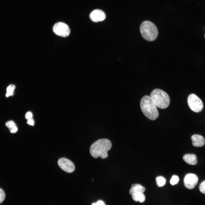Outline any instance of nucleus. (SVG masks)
Returning a JSON list of instances; mask_svg holds the SVG:
<instances>
[{
  "instance_id": "obj_18",
  "label": "nucleus",
  "mask_w": 205,
  "mask_h": 205,
  "mask_svg": "<svg viewBox=\"0 0 205 205\" xmlns=\"http://www.w3.org/2000/svg\"><path fill=\"white\" fill-rule=\"evenodd\" d=\"M199 188L200 191L202 193L205 194V180L200 184Z\"/></svg>"
},
{
  "instance_id": "obj_22",
  "label": "nucleus",
  "mask_w": 205,
  "mask_h": 205,
  "mask_svg": "<svg viewBox=\"0 0 205 205\" xmlns=\"http://www.w3.org/2000/svg\"><path fill=\"white\" fill-rule=\"evenodd\" d=\"M27 123L29 125L33 126L34 124V120L32 118L28 120Z\"/></svg>"
},
{
  "instance_id": "obj_14",
  "label": "nucleus",
  "mask_w": 205,
  "mask_h": 205,
  "mask_svg": "<svg viewBox=\"0 0 205 205\" xmlns=\"http://www.w3.org/2000/svg\"><path fill=\"white\" fill-rule=\"evenodd\" d=\"M5 125L9 128L11 133H16L18 130V128L16 124L13 121L10 120L7 121Z\"/></svg>"
},
{
  "instance_id": "obj_1",
  "label": "nucleus",
  "mask_w": 205,
  "mask_h": 205,
  "mask_svg": "<svg viewBox=\"0 0 205 205\" xmlns=\"http://www.w3.org/2000/svg\"><path fill=\"white\" fill-rule=\"evenodd\" d=\"M112 143L106 139H99L93 143L90 149V153L94 158L99 157L104 159L108 156L107 152L111 148Z\"/></svg>"
},
{
  "instance_id": "obj_8",
  "label": "nucleus",
  "mask_w": 205,
  "mask_h": 205,
  "mask_svg": "<svg viewBox=\"0 0 205 205\" xmlns=\"http://www.w3.org/2000/svg\"><path fill=\"white\" fill-rule=\"evenodd\" d=\"M58 164L61 169L67 173H72L75 169V166L73 163L65 158L60 159L58 161Z\"/></svg>"
},
{
  "instance_id": "obj_17",
  "label": "nucleus",
  "mask_w": 205,
  "mask_h": 205,
  "mask_svg": "<svg viewBox=\"0 0 205 205\" xmlns=\"http://www.w3.org/2000/svg\"><path fill=\"white\" fill-rule=\"evenodd\" d=\"M179 180V178L177 176L173 175L170 181V183L172 185H174L178 183Z\"/></svg>"
},
{
  "instance_id": "obj_19",
  "label": "nucleus",
  "mask_w": 205,
  "mask_h": 205,
  "mask_svg": "<svg viewBox=\"0 0 205 205\" xmlns=\"http://www.w3.org/2000/svg\"><path fill=\"white\" fill-rule=\"evenodd\" d=\"M5 198V194L4 191L0 188V204L4 200Z\"/></svg>"
},
{
  "instance_id": "obj_13",
  "label": "nucleus",
  "mask_w": 205,
  "mask_h": 205,
  "mask_svg": "<svg viewBox=\"0 0 205 205\" xmlns=\"http://www.w3.org/2000/svg\"><path fill=\"white\" fill-rule=\"evenodd\" d=\"M132 198L134 201H139L140 202H144L145 200V196L143 193L139 192L132 195Z\"/></svg>"
},
{
  "instance_id": "obj_15",
  "label": "nucleus",
  "mask_w": 205,
  "mask_h": 205,
  "mask_svg": "<svg viewBox=\"0 0 205 205\" xmlns=\"http://www.w3.org/2000/svg\"><path fill=\"white\" fill-rule=\"evenodd\" d=\"M156 182L157 186L161 187L164 186L166 182V179L162 176H157L156 179Z\"/></svg>"
},
{
  "instance_id": "obj_12",
  "label": "nucleus",
  "mask_w": 205,
  "mask_h": 205,
  "mask_svg": "<svg viewBox=\"0 0 205 205\" xmlns=\"http://www.w3.org/2000/svg\"><path fill=\"white\" fill-rule=\"evenodd\" d=\"M145 190V188L139 184H133L132 185L129 193L132 195L133 194L139 192L143 193Z\"/></svg>"
},
{
  "instance_id": "obj_9",
  "label": "nucleus",
  "mask_w": 205,
  "mask_h": 205,
  "mask_svg": "<svg viewBox=\"0 0 205 205\" xmlns=\"http://www.w3.org/2000/svg\"><path fill=\"white\" fill-rule=\"evenodd\" d=\"M104 13L100 9H95L90 14L89 17L93 22H97L104 20L106 18Z\"/></svg>"
},
{
  "instance_id": "obj_6",
  "label": "nucleus",
  "mask_w": 205,
  "mask_h": 205,
  "mask_svg": "<svg viewBox=\"0 0 205 205\" xmlns=\"http://www.w3.org/2000/svg\"><path fill=\"white\" fill-rule=\"evenodd\" d=\"M53 31L56 35L66 37L69 34L70 30L68 26L65 23L59 22L55 23L53 28Z\"/></svg>"
},
{
  "instance_id": "obj_3",
  "label": "nucleus",
  "mask_w": 205,
  "mask_h": 205,
  "mask_svg": "<svg viewBox=\"0 0 205 205\" xmlns=\"http://www.w3.org/2000/svg\"><path fill=\"white\" fill-rule=\"evenodd\" d=\"M157 107L164 109L169 106L170 99L167 94L163 91L158 89L153 90L150 96Z\"/></svg>"
},
{
  "instance_id": "obj_2",
  "label": "nucleus",
  "mask_w": 205,
  "mask_h": 205,
  "mask_svg": "<svg viewBox=\"0 0 205 205\" xmlns=\"http://www.w3.org/2000/svg\"><path fill=\"white\" fill-rule=\"evenodd\" d=\"M140 106L142 112L148 119L154 120L158 117L157 107L150 96H144L141 100Z\"/></svg>"
},
{
  "instance_id": "obj_4",
  "label": "nucleus",
  "mask_w": 205,
  "mask_h": 205,
  "mask_svg": "<svg viewBox=\"0 0 205 205\" xmlns=\"http://www.w3.org/2000/svg\"><path fill=\"white\" fill-rule=\"evenodd\" d=\"M140 31L143 38L148 41H153L157 38L158 34L157 28L152 22L145 20L140 25Z\"/></svg>"
},
{
  "instance_id": "obj_16",
  "label": "nucleus",
  "mask_w": 205,
  "mask_h": 205,
  "mask_svg": "<svg viewBox=\"0 0 205 205\" xmlns=\"http://www.w3.org/2000/svg\"><path fill=\"white\" fill-rule=\"evenodd\" d=\"M15 88V86L13 84L9 85L7 88V93L6 94V96L8 97L10 96L13 95Z\"/></svg>"
},
{
  "instance_id": "obj_7",
  "label": "nucleus",
  "mask_w": 205,
  "mask_h": 205,
  "mask_svg": "<svg viewBox=\"0 0 205 205\" xmlns=\"http://www.w3.org/2000/svg\"><path fill=\"white\" fill-rule=\"evenodd\" d=\"M198 179V177L195 174H187L185 175L184 179V185L188 189H192L194 188L197 184Z\"/></svg>"
},
{
  "instance_id": "obj_21",
  "label": "nucleus",
  "mask_w": 205,
  "mask_h": 205,
  "mask_svg": "<svg viewBox=\"0 0 205 205\" xmlns=\"http://www.w3.org/2000/svg\"><path fill=\"white\" fill-rule=\"evenodd\" d=\"M92 205H105V204L103 201L99 200L96 203H93Z\"/></svg>"
},
{
  "instance_id": "obj_5",
  "label": "nucleus",
  "mask_w": 205,
  "mask_h": 205,
  "mask_svg": "<svg viewBox=\"0 0 205 205\" xmlns=\"http://www.w3.org/2000/svg\"><path fill=\"white\" fill-rule=\"evenodd\" d=\"M187 102L190 109L194 112H199L203 108V103L202 101L194 94H191L189 95Z\"/></svg>"
},
{
  "instance_id": "obj_11",
  "label": "nucleus",
  "mask_w": 205,
  "mask_h": 205,
  "mask_svg": "<svg viewBox=\"0 0 205 205\" xmlns=\"http://www.w3.org/2000/svg\"><path fill=\"white\" fill-rule=\"evenodd\" d=\"M183 160L187 163L190 165H195L197 163V157L195 155L193 154H185L183 157Z\"/></svg>"
},
{
  "instance_id": "obj_20",
  "label": "nucleus",
  "mask_w": 205,
  "mask_h": 205,
  "mask_svg": "<svg viewBox=\"0 0 205 205\" xmlns=\"http://www.w3.org/2000/svg\"><path fill=\"white\" fill-rule=\"evenodd\" d=\"M32 114L30 112H27L25 114V118L28 120L32 118Z\"/></svg>"
},
{
  "instance_id": "obj_10",
  "label": "nucleus",
  "mask_w": 205,
  "mask_h": 205,
  "mask_svg": "<svg viewBox=\"0 0 205 205\" xmlns=\"http://www.w3.org/2000/svg\"><path fill=\"white\" fill-rule=\"evenodd\" d=\"M193 145L195 147H201L205 144V140L204 137L201 135L195 134L192 135L191 137Z\"/></svg>"
},
{
  "instance_id": "obj_23",
  "label": "nucleus",
  "mask_w": 205,
  "mask_h": 205,
  "mask_svg": "<svg viewBox=\"0 0 205 205\" xmlns=\"http://www.w3.org/2000/svg\"></svg>"
}]
</instances>
